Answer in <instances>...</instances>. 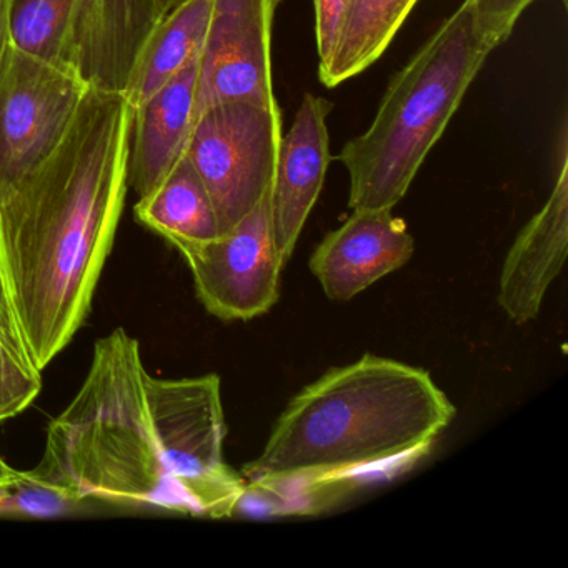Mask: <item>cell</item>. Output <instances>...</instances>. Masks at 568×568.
<instances>
[{
  "label": "cell",
  "mask_w": 568,
  "mask_h": 568,
  "mask_svg": "<svg viewBox=\"0 0 568 568\" xmlns=\"http://www.w3.org/2000/svg\"><path fill=\"white\" fill-rule=\"evenodd\" d=\"M12 0H0V59L11 44Z\"/></svg>",
  "instance_id": "cell-23"
},
{
  "label": "cell",
  "mask_w": 568,
  "mask_h": 568,
  "mask_svg": "<svg viewBox=\"0 0 568 568\" xmlns=\"http://www.w3.org/2000/svg\"><path fill=\"white\" fill-rule=\"evenodd\" d=\"M174 247L191 268L199 301L214 317L247 322L277 304L285 261L272 232L271 192L231 231Z\"/></svg>",
  "instance_id": "cell-7"
},
{
  "label": "cell",
  "mask_w": 568,
  "mask_h": 568,
  "mask_svg": "<svg viewBox=\"0 0 568 568\" xmlns=\"http://www.w3.org/2000/svg\"><path fill=\"white\" fill-rule=\"evenodd\" d=\"M42 390V374L0 341V422L18 417Z\"/></svg>",
  "instance_id": "cell-19"
},
{
  "label": "cell",
  "mask_w": 568,
  "mask_h": 568,
  "mask_svg": "<svg viewBox=\"0 0 568 568\" xmlns=\"http://www.w3.org/2000/svg\"><path fill=\"white\" fill-rule=\"evenodd\" d=\"M199 59L161 91L132 109L128 185L151 194L185 155L195 124Z\"/></svg>",
  "instance_id": "cell-13"
},
{
  "label": "cell",
  "mask_w": 568,
  "mask_h": 568,
  "mask_svg": "<svg viewBox=\"0 0 568 568\" xmlns=\"http://www.w3.org/2000/svg\"><path fill=\"white\" fill-rule=\"evenodd\" d=\"M88 91L64 65L8 45L0 59V204L64 141Z\"/></svg>",
  "instance_id": "cell-6"
},
{
  "label": "cell",
  "mask_w": 568,
  "mask_h": 568,
  "mask_svg": "<svg viewBox=\"0 0 568 568\" xmlns=\"http://www.w3.org/2000/svg\"><path fill=\"white\" fill-rule=\"evenodd\" d=\"M418 0H351L337 51L327 71L322 72L325 88L371 68L394 41Z\"/></svg>",
  "instance_id": "cell-16"
},
{
  "label": "cell",
  "mask_w": 568,
  "mask_h": 568,
  "mask_svg": "<svg viewBox=\"0 0 568 568\" xmlns=\"http://www.w3.org/2000/svg\"><path fill=\"white\" fill-rule=\"evenodd\" d=\"M211 11L212 0H187L162 19L125 94L132 109L148 101L201 58Z\"/></svg>",
  "instance_id": "cell-14"
},
{
  "label": "cell",
  "mask_w": 568,
  "mask_h": 568,
  "mask_svg": "<svg viewBox=\"0 0 568 568\" xmlns=\"http://www.w3.org/2000/svg\"><path fill=\"white\" fill-rule=\"evenodd\" d=\"M187 0H159V6H161L162 12L164 16L171 14L174 9H178L179 6L184 4Z\"/></svg>",
  "instance_id": "cell-25"
},
{
  "label": "cell",
  "mask_w": 568,
  "mask_h": 568,
  "mask_svg": "<svg viewBox=\"0 0 568 568\" xmlns=\"http://www.w3.org/2000/svg\"><path fill=\"white\" fill-rule=\"evenodd\" d=\"M74 0H12L11 44L42 61L62 65Z\"/></svg>",
  "instance_id": "cell-17"
},
{
  "label": "cell",
  "mask_w": 568,
  "mask_h": 568,
  "mask_svg": "<svg viewBox=\"0 0 568 568\" xmlns=\"http://www.w3.org/2000/svg\"><path fill=\"white\" fill-rule=\"evenodd\" d=\"M281 139L278 105L229 101L195 119L185 158L207 189L221 234L271 192Z\"/></svg>",
  "instance_id": "cell-5"
},
{
  "label": "cell",
  "mask_w": 568,
  "mask_h": 568,
  "mask_svg": "<svg viewBox=\"0 0 568 568\" xmlns=\"http://www.w3.org/2000/svg\"><path fill=\"white\" fill-rule=\"evenodd\" d=\"M132 108L92 91L51 158L0 204V255L36 371L71 344L91 314L128 195Z\"/></svg>",
  "instance_id": "cell-2"
},
{
  "label": "cell",
  "mask_w": 568,
  "mask_h": 568,
  "mask_svg": "<svg viewBox=\"0 0 568 568\" xmlns=\"http://www.w3.org/2000/svg\"><path fill=\"white\" fill-rule=\"evenodd\" d=\"M275 8L277 0H212L199 58L195 119L229 101L277 105L271 62Z\"/></svg>",
  "instance_id": "cell-8"
},
{
  "label": "cell",
  "mask_w": 568,
  "mask_h": 568,
  "mask_svg": "<svg viewBox=\"0 0 568 568\" xmlns=\"http://www.w3.org/2000/svg\"><path fill=\"white\" fill-rule=\"evenodd\" d=\"M164 18L159 0H74L62 65L92 91L125 95Z\"/></svg>",
  "instance_id": "cell-9"
},
{
  "label": "cell",
  "mask_w": 568,
  "mask_h": 568,
  "mask_svg": "<svg viewBox=\"0 0 568 568\" xmlns=\"http://www.w3.org/2000/svg\"><path fill=\"white\" fill-rule=\"evenodd\" d=\"M0 341L4 342L18 357L31 364L24 341H22L18 317H16L14 307H12L11 295H9L2 255H0Z\"/></svg>",
  "instance_id": "cell-22"
},
{
  "label": "cell",
  "mask_w": 568,
  "mask_h": 568,
  "mask_svg": "<svg viewBox=\"0 0 568 568\" xmlns=\"http://www.w3.org/2000/svg\"><path fill=\"white\" fill-rule=\"evenodd\" d=\"M225 435L221 377H154L138 338L119 327L95 342L31 474L79 500L232 517L245 480L225 464Z\"/></svg>",
  "instance_id": "cell-1"
},
{
  "label": "cell",
  "mask_w": 568,
  "mask_h": 568,
  "mask_svg": "<svg viewBox=\"0 0 568 568\" xmlns=\"http://www.w3.org/2000/svg\"><path fill=\"white\" fill-rule=\"evenodd\" d=\"M134 212L141 224L172 245L221 235L207 189L185 155L151 194L139 199Z\"/></svg>",
  "instance_id": "cell-15"
},
{
  "label": "cell",
  "mask_w": 568,
  "mask_h": 568,
  "mask_svg": "<svg viewBox=\"0 0 568 568\" xmlns=\"http://www.w3.org/2000/svg\"><path fill=\"white\" fill-rule=\"evenodd\" d=\"M315 38H317L318 75L327 71L337 51L342 28L351 0H314Z\"/></svg>",
  "instance_id": "cell-21"
},
{
  "label": "cell",
  "mask_w": 568,
  "mask_h": 568,
  "mask_svg": "<svg viewBox=\"0 0 568 568\" xmlns=\"http://www.w3.org/2000/svg\"><path fill=\"white\" fill-rule=\"evenodd\" d=\"M455 414L424 368L374 354L331 368L288 402L262 454L242 468L235 514H314L417 464Z\"/></svg>",
  "instance_id": "cell-3"
},
{
  "label": "cell",
  "mask_w": 568,
  "mask_h": 568,
  "mask_svg": "<svg viewBox=\"0 0 568 568\" xmlns=\"http://www.w3.org/2000/svg\"><path fill=\"white\" fill-rule=\"evenodd\" d=\"M491 51L465 0L394 75L368 131L342 149L352 211H385L404 199Z\"/></svg>",
  "instance_id": "cell-4"
},
{
  "label": "cell",
  "mask_w": 568,
  "mask_h": 568,
  "mask_svg": "<svg viewBox=\"0 0 568 568\" xmlns=\"http://www.w3.org/2000/svg\"><path fill=\"white\" fill-rule=\"evenodd\" d=\"M567 251L568 158L564 134L554 191L521 229L501 267L497 301L511 322L524 325L538 317L551 282L564 268Z\"/></svg>",
  "instance_id": "cell-11"
},
{
  "label": "cell",
  "mask_w": 568,
  "mask_h": 568,
  "mask_svg": "<svg viewBox=\"0 0 568 568\" xmlns=\"http://www.w3.org/2000/svg\"><path fill=\"white\" fill-rule=\"evenodd\" d=\"M332 104L307 94L278 145L271 189V221L284 261L294 254L305 222L318 201L331 164L327 115Z\"/></svg>",
  "instance_id": "cell-12"
},
{
  "label": "cell",
  "mask_w": 568,
  "mask_h": 568,
  "mask_svg": "<svg viewBox=\"0 0 568 568\" xmlns=\"http://www.w3.org/2000/svg\"><path fill=\"white\" fill-rule=\"evenodd\" d=\"M415 241L402 219L385 211H352L325 235L308 261L325 297L348 302L410 262Z\"/></svg>",
  "instance_id": "cell-10"
},
{
  "label": "cell",
  "mask_w": 568,
  "mask_h": 568,
  "mask_svg": "<svg viewBox=\"0 0 568 568\" xmlns=\"http://www.w3.org/2000/svg\"><path fill=\"white\" fill-rule=\"evenodd\" d=\"M480 34L498 48L507 41L520 16L535 0H467Z\"/></svg>",
  "instance_id": "cell-20"
},
{
  "label": "cell",
  "mask_w": 568,
  "mask_h": 568,
  "mask_svg": "<svg viewBox=\"0 0 568 568\" xmlns=\"http://www.w3.org/2000/svg\"><path fill=\"white\" fill-rule=\"evenodd\" d=\"M91 504L34 477L31 470H19L14 480L0 487V517H68L89 510Z\"/></svg>",
  "instance_id": "cell-18"
},
{
  "label": "cell",
  "mask_w": 568,
  "mask_h": 568,
  "mask_svg": "<svg viewBox=\"0 0 568 568\" xmlns=\"http://www.w3.org/2000/svg\"><path fill=\"white\" fill-rule=\"evenodd\" d=\"M18 474L19 470L12 468L11 465L2 458V455H0V487L14 480V478L18 477Z\"/></svg>",
  "instance_id": "cell-24"
}]
</instances>
